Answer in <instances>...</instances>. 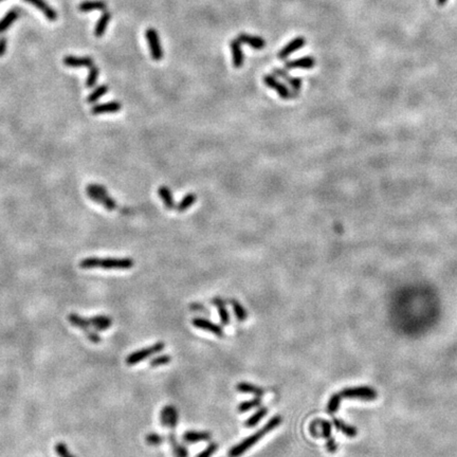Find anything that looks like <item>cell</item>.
I'll list each match as a JSON object with an SVG mask.
<instances>
[{"instance_id": "obj_39", "label": "cell", "mask_w": 457, "mask_h": 457, "mask_svg": "<svg viewBox=\"0 0 457 457\" xmlns=\"http://www.w3.org/2000/svg\"><path fill=\"white\" fill-rule=\"evenodd\" d=\"M164 441V438L156 433H150L146 436V443L149 446H159Z\"/></svg>"}, {"instance_id": "obj_41", "label": "cell", "mask_w": 457, "mask_h": 457, "mask_svg": "<svg viewBox=\"0 0 457 457\" xmlns=\"http://www.w3.org/2000/svg\"><path fill=\"white\" fill-rule=\"evenodd\" d=\"M309 432H310V434H311L313 437H316V438H319V437H320V436H319V419L313 420V421L310 423V425H309Z\"/></svg>"}, {"instance_id": "obj_38", "label": "cell", "mask_w": 457, "mask_h": 457, "mask_svg": "<svg viewBox=\"0 0 457 457\" xmlns=\"http://www.w3.org/2000/svg\"><path fill=\"white\" fill-rule=\"evenodd\" d=\"M55 452L59 457H75L73 454L70 453L67 446L63 442H58L55 445Z\"/></svg>"}, {"instance_id": "obj_30", "label": "cell", "mask_w": 457, "mask_h": 457, "mask_svg": "<svg viewBox=\"0 0 457 457\" xmlns=\"http://www.w3.org/2000/svg\"><path fill=\"white\" fill-rule=\"evenodd\" d=\"M267 413H268V409L265 408V407H262L257 412H255L250 417L249 419H248L247 421H245V426L246 428H253V426H255L267 415Z\"/></svg>"}, {"instance_id": "obj_29", "label": "cell", "mask_w": 457, "mask_h": 457, "mask_svg": "<svg viewBox=\"0 0 457 457\" xmlns=\"http://www.w3.org/2000/svg\"><path fill=\"white\" fill-rule=\"evenodd\" d=\"M168 439H169V443H171V446H172L173 453H174L175 457H189L188 449L177 441V439H176L174 434L169 435Z\"/></svg>"}, {"instance_id": "obj_42", "label": "cell", "mask_w": 457, "mask_h": 457, "mask_svg": "<svg viewBox=\"0 0 457 457\" xmlns=\"http://www.w3.org/2000/svg\"><path fill=\"white\" fill-rule=\"evenodd\" d=\"M7 50V38L0 37V57L4 56Z\"/></svg>"}, {"instance_id": "obj_32", "label": "cell", "mask_w": 457, "mask_h": 457, "mask_svg": "<svg viewBox=\"0 0 457 457\" xmlns=\"http://www.w3.org/2000/svg\"><path fill=\"white\" fill-rule=\"evenodd\" d=\"M196 200H197V196H196V194H193V193L188 194L186 197H184V199L180 201V203L176 206L177 211L182 213V212L189 210V208L196 202Z\"/></svg>"}, {"instance_id": "obj_43", "label": "cell", "mask_w": 457, "mask_h": 457, "mask_svg": "<svg viewBox=\"0 0 457 457\" xmlns=\"http://www.w3.org/2000/svg\"><path fill=\"white\" fill-rule=\"evenodd\" d=\"M447 2H448V0H437V5L438 6H443V5L447 4Z\"/></svg>"}, {"instance_id": "obj_34", "label": "cell", "mask_w": 457, "mask_h": 457, "mask_svg": "<svg viewBox=\"0 0 457 457\" xmlns=\"http://www.w3.org/2000/svg\"><path fill=\"white\" fill-rule=\"evenodd\" d=\"M260 403H262V399H260V397H256L254 399L241 402L239 404V407H238V412L239 413H246V412L250 411V410H252L254 408L260 407Z\"/></svg>"}, {"instance_id": "obj_6", "label": "cell", "mask_w": 457, "mask_h": 457, "mask_svg": "<svg viewBox=\"0 0 457 457\" xmlns=\"http://www.w3.org/2000/svg\"><path fill=\"white\" fill-rule=\"evenodd\" d=\"M68 320H69L70 324L73 325L74 327L80 328L84 333H86L88 340L90 342H93V343L101 342L100 336L95 330H90V325L86 318H82L78 315H76V313H70V315L68 316Z\"/></svg>"}, {"instance_id": "obj_37", "label": "cell", "mask_w": 457, "mask_h": 457, "mask_svg": "<svg viewBox=\"0 0 457 457\" xmlns=\"http://www.w3.org/2000/svg\"><path fill=\"white\" fill-rule=\"evenodd\" d=\"M171 361H172V357L171 356L162 355V356L156 357L155 359H153L149 364H150L151 368H158V367H161V365L168 364Z\"/></svg>"}, {"instance_id": "obj_40", "label": "cell", "mask_w": 457, "mask_h": 457, "mask_svg": "<svg viewBox=\"0 0 457 457\" xmlns=\"http://www.w3.org/2000/svg\"><path fill=\"white\" fill-rule=\"evenodd\" d=\"M217 449H218L217 443L212 442L201 453H199L197 457H212V455L217 451Z\"/></svg>"}, {"instance_id": "obj_15", "label": "cell", "mask_w": 457, "mask_h": 457, "mask_svg": "<svg viewBox=\"0 0 457 457\" xmlns=\"http://www.w3.org/2000/svg\"><path fill=\"white\" fill-rule=\"evenodd\" d=\"M63 62H64V65H66V66L71 67V68H78V67L90 68L95 65L94 59L89 56L80 57V56L69 55V56H65Z\"/></svg>"}, {"instance_id": "obj_23", "label": "cell", "mask_w": 457, "mask_h": 457, "mask_svg": "<svg viewBox=\"0 0 457 457\" xmlns=\"http://www.w3.org/2000/svg\"><path fill=\"white\" fill-rule=\"evenodd\" d=\"M236 388L240 393H245V394H252L255 397H263L265 395V390L263 388H260L256 385H253L251 383H247V382H239L236 385Z\"/></svg>"}, {"instance_id": "obj_8", "label": "cell", "mask_w": 457, "mask_h": 457, "mask_svg": "<svg viewBox=\"0 0 457 457\" xmlns=\"http://www.w3.org/2000/svg\"><path fill=\"white\" fill-rule=\"evenodd\" d=\"M264 83L267 87L276 90L277 94L284 100H288V99H292L294 98L296 95L294 93L287 87L285 84H283L282 82H280L276 75H271V74H267L264 76Z\"/></svg>"}, {"instance_id": "obj_35", "label": "cell", "mask_w": 457, "mask_h": 457, "mask_svg": "<svg viewBox=\"0 0 457 457\" xmlns=\"http://www.w3.org/2000/svg\"><path fill=\"white\" fill-rule=\"evenodd\" d=\"M341 401H342V399H341L340 395H339V393L333 394V395L330 397L329 401H328V404H327V412H328L330 415L336 414V413L338 412V410L340 409Z\"/></svg>"}, {"instance_id": "obj_16", "label": "cell", "mask_w": 457, "mask_h": 457, "mask_svg": "<svg viewBox=\"0 0 457 457\" xmlns=\"http://www.w3.org/2000/svg\"><path fill=\"white\" fill-rule=\"evenodd\" d=\"M237 39L240 42V44L248 45L255 50H262L266 47V41L263 37L250 35L248 33H240L237 36Z\"/></svg>"}, {"instance_id": "obj_9", "label": "cell", "mask_w": 457, "mask_h": 457, "mask_svg": "<svg viewBox=\"0 0 457 457\" xmlns=\"http://www.w3.org/2000/svg\"><path fill=\"white\" fill-rule=\"evenodd\" d=\"M332 423L327 420L319 419V436L326 439V448L329 453H336L338 445L332 437Z\"/></svg>"}, {"instance_id": "obj_12", "label": "cell", "mask_w": 457, "mask_h": 457, "mask_svg": "<svg viewBox=\"0 0 457 457\" xmlns=\"http://www.w3.org/2000/svg\"><path fill=\"white\" fill-rule=\"evenodd\" d=\"M316 66V58L312 56H303L296 59H291L285 63L286 70H295V69H312Z\"/></svg>"}, {"instance_id": "obj_10", "label": "cell", "mask_w": 457, "mask_h": 457, "mask_svg": "<svg viewBox=\"0 0 457 457\" xmlns=\"http://www.w3.org/2000/svg\"><path fill=\"white\" fill-rule=\"evenodd\" d=\"M179 416L174 406H165L160 412V422L163 426L175 429L178 424Z\"/></svg>"}, {"instance_id": "obj_22", "label": "cell", "mask_w": 457, "mask_h": 457, "mask_svg": "<svg viewBox=\"0 0 457 457\" xmlns=\"http://www.w3.org/2000/svg\"><path fill=\"white\" fill-rule=\"evenodd\" d=\"M19 14H20L19 8H13L10 12L7 13L6 16L0 20V34L11 27V24L18 18Z\"/></svg>"}, {"instance_id": "obj_28", "label": "cell", "mask_w": 457, "mask_h": 457, "mask_svg": "<svg viewBox=\"0 0 457 457\" xmlns=\"http://www.w3.org/2000/svg\"><path fill=\"white\" fill-rule=\"evenodd\" d=\"M158 194H159V197L163 200L165 207L168 208V210H173V208L175 207V202H174V198H173L171 190H169L167 187L163 186V187L159 188Z\"/></svg>"}, {"instance_id": "obj_36", "label": "cell", "mask_w": 457, "mask_h": 457, "mask_svg": "<svg viewBox=\"0 0 457 457\" xmlns=\"http://www.w3.org/2000/svg\"><path fill=\"white\" fill-rule=\"evenodd\" d=\"M99 78V68L94 65L93 67L89 68V75L86 80V86L87 88H93L96 86L97 81Z\"/></svg>"}, {"instance_id": "obj_17", "label": "cell", "mask_w": 457, "mask_h": 457, "mask_svg": "<svg viewBox=\"0 0 457 457\" xmlns=\"http://www.w3.org/2000/svg\"><path fill=\"white\" fill-rule=\"evenodd\" d=\"M25 3H28L34 7H36L39 11L43 12L45 16L50 21H55L57 19V13L54 11V9L50 7L45 0H24Z\"/></svg>"}, {"instance_id": "obj_27", "label": "cell", "mask_w": 457, "mask_h": 457, "mask_svg": "<svg viewBox=\"0 0 457 457\" xmlns=\"http://www.w3.org/2000/svg\"><path fill=\"white\" fill-rule=\"evenodd\" d=\"M213 303L218 310V315H219L221 323H223V325H228L230 323V315H229V311L226 308L225 302L220 297H215L213 299Z\"/></svg>"}, {"instance_id": "obj_5", "label": "cell", "mask_w": 457, "mask_h": 457, "mask_svg": "<svg viewBox=\"0 0 457 457\" xmlns=\"http://www.w3.org/2000/svg\"><path fill=\"white\" fill-rule=\"evenodd\" d=\"M164 347H165L164 343L158 342L149 347L137 350V351L133 352V354H130L126 358V364L129 365V367H133V365H136V364L140 363L141 361H144V360L148 359L149 357L158 354V352H160L164 349Z\"/></svg>"}, {"instance_id": "obj_13", "label": "cell", "mask_w": 457, "mask_h": 457, "mask_svg": "<svg viewBox=\"0 0 457 457\" xmlns=\"http://www.w3.org/2000/svg\"><path fill=\"white\" fill-rule=\"evenodd\" d=\"M273 74L276 75L277 77L283 78V80L289 85V87H291V89L293 90V93L297 96V93L301 90L302 87V80L298 77H294L292 75H290L288 72H287L286 69H282V68H273Z\"/></svg>"}, {"instance_id": "obj_20", "label": "cell", "mask_w": 457, "mask_h": 457, "mask_svg": "<svg viewBox=\"0 0 457 457\" xmlns=\"http://www.w3.org/2000/svg\"><path fill=\"white\" fill-rule=\"evenodd\" d=\"M231 51H232V57H233V65L235 68H240L243 65V53L241 50V44L238 39H233L230 44Z\"/></svg>"}, {"instance_id": "obj_7", "label": "cell", "mask_w": 457, "mask_h": 457, "mask_svg": "<svg viewBox=\"0 0 457 457\" xmlns=\"http://www.w3.org/2000/svg\"><path fill=\"white\" fill-rule=\"evenodd\" d=\"M145 37L150 51V55L154 60L159 62L163 58V48L160 42V37L157 30L154 28H148L145 32Z\"/></svg>"}, {"instance_id": "obj_4", "label": "cell", "mask_w": 457, "mask_h": 457, "mask_svg": "<svg viewBox=\"0 0 457 457\" xmlns=\"http://www.w3.org/2000/svg\"><path fill=\"white\" fill-rule=\"evenodd\" d=\"M341 399H357L363 401H373L378 397V393L375 388L370 386H357V387H348L341 390L340 393Z\"/></svg>"}, {"instance_id": "obj_44", "label": "cell", "mask_w": 457, "mask_h": 457, "mask_svg": "<svg viewBox=\"0 0 457 457\" xmlns=\"http://www.w3.org/2000/svg\"><path fill=\"white\" fill-rule=\"evenodd\" d=\"M0 2H3V0H0Z\"/></svg>"}, {"instance_id": "obj_18", "label": "cell", "mask_w": 457, "mask_h": 457, "mask_svg": "<svg viewBox=\"0 0 457 457\" xmlns=\"http://www.w3.org/2000/svg\"><path fill=\"white\" fill-rule=\"evenodd\" d=\"M212 438V435L210 432H206V431H188L182 436V439H184L185 442L187 443H197V442H202V441H208Z\"/></svg>"}, {"instance_id": "obj_26", "label": "cell", "mask_w": 457, "mask_h": 457, "mask_svg": "<svg viewBox=\"0 0 457 457\" xmlns=\"http://www.w3.org/2000/svg\"><path fill=\"white\" fill-rule=\"evenodd\" d=\"M110 20H111V13L104 11L102 16L99 19V21L97 22L96 29H95V34H96L97 37H102L104 35V33H105V31L107 29V25H108Z\"/></svg>"}, {"instance_id": "obj_31", "label": "cell", "mask_w": 457, "mask_h": 457, "mask_svg": "<svg viewBox=\"0 0 457 457\" xmlns=\"http://www.w3.org/2000/svg\"><path fill=\"white\" fill-rule=\"evenodd\" d=\"M230 304L232 305L234 315L236 317V319L240 322H243L248 319V312L247 310L243 308V306L236 301V299H230Z\"/></svg>"}, {"instance_id": "obj_33", "label": "cell", "mask_w": 457, "mask_h": 457, "mask_svg": "<svg viewBox=\"0 0 457 457\" xmlns=\"http://www.w3.org/2000/svg\"><path fill=\"white\" fill-rule=\"evenodd\" d=\"M109 90V87L107 85H101L100 87H98L94 93H91L88 98H87V103L93 104L96 103L99 99H101L103 96H105Z\"/></svg>"}, {"instance_id": "obj_25", "label": "cell", "mask_w": 457, "mask_h": 457, "mask_svg": "<svg viewBox=\"0 0 457 457\" xmlns=\"http://www.w3.org/2000/svg\"><path fill=\"white\" fill-rule=\"evenodd\" d=\"M107 5L102 0H94V2H84L78 6V10L81 12L87 13L91 11H106Z\"/></svg>"}, {"instance_id": "obj_21", "label": "cell", "mask_w": 457, "mask_h": 457, "mask_svg": "<svg viewBox=\"0 0 457 457\" xmlns=\"http://www.w3.org/2000/svg\"><path fill=\"white\" fill-rule=\"evenodd\" d=\"M89 322V325L91 327H94L96 330H100V331H104L108 329L109 327H111L112 325V320L111 318L107 317V316H96L94 318H89L87 319Z\"/></svg>"}, {"instance_id": "obj_3", "label": "cell", "mask_w": 457, "mask_h": 457, "mask_svg": "<svg viewBox=\"0 0 457 457\" xmlns=\"http://www.w3.org/2000/svg\"><path fill=\"white\" fill-rule=\"evenodd\" d=\"M87 195L90 199L98 202L99 204L105 206L107 210L113 211L116 208L115 201L108 195V192L103 186L100 185H89L86 189Z\"/></svg>"}, {"instance_id": "obj_11", "label": "cell", "mask_w": 457, "mask_h": 457, "mask_svg": "<svg viewBox=\"0 0 457 457\" xmlns=\"http://www.w3.org/2000/svg\"><path fill=\"white\" fill-rule=\"evenodd\" d=\"M306 45V38L303 36H297L287 44L285 47L282 48V50L279 52L278 57L282 60H285L288 58L291 54H293L295 51L302 49Z\"/></svg>"}, {"instance_id": "obj_1", "label": "cell", "mask_w": 457, "mask_h": 457, "mask_svg": "<svg viewBox=\"0 0 457 457\" xmlns=\"http://www.w3.org/2000/svg\"><path fill=\"white\" fill-rule=\"evenodd\" d=\"M281 423H282V417L280 415H277V416L272 417V418L262 429H259L257 432H255L251 436L243 439L241 442L238 443V445L234 446L229 451L228 456L229 457H239V456H241L245 452H247L248 450H250L254 445H256V443L260 439L264 438L270 432H272L274 429H277Z\"/></svg>"}, {"instance_id": "obj_2", "label": "cell", "mask_w": 457, "mask_h": 457, "mask_svg": "<svg viewBox=\"0 0 457 457\" xmlns=\"http://www.w3.org/2000/svg\"><path fill=\"white\" fill-rule=\"evenodd\" d=\"M134 260L132 258H99V257H88L82 259L80 263V268L82 269H95L102 268L106 270L117 269L125 270L134 267Z\"/></svg>"}, {"instance_id": "obj_19", "label": "cell", "mask_w": 457, "mask_h": 457, "mask_svg": "<svg viewBox=\"0 0 457 457\" xmlns=\"http://www.w3.org/2000/svg\"><path fill=\"white\" fill-rule=\"evenodd\" d=\"M122 108V104L117 101H112L104 104H99L91 109L93 114H104V113H114L120 111Z\"/></svg>"}, {"instance_id": "obj_14", "label": "cell", "mask_w": 457, "mask_h": 457, "mask_svg": "<svg viewBox=\"0 0 457 457\" xmlns=\"http://www.w3.org/2000/svg\"><path fill=\"white\" fill-rule=\"evenodd\" d=\"M192 324L199 329L211 332L217 337H224V329L219 325L202 318H196L192 321Z\"/></svg>"}, {"instance_id": "obj_24", "label": "cell", "mask_w": 457, "mask_h": 457, "mask_svg": "<svg viewBox=\"0 0 457 457\" xmlns=\"http://www.w3.org/2000/svg\"><path fill=\"white\" fill-rule=\"evenodd\" d=\"M332 423L337 428L338 431H340L342 434H344L347 437H356L357 434H358V430L355 426L347 424L346 422H344L341 419L333 418Z\"/></svg>"}]
</instances>
